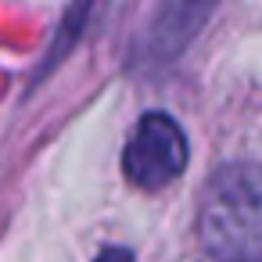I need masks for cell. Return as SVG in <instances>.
Returning a JSON list of instances; mask_svg holds the SVG:
<instances>
[{
	"label": "cell",
	"mask_w": 262,
	"mask_h": 262,
	"mask_svg": "<svg viewBox=\"0 0 262 262\" xmlns=\"http://www.w3.org/2000/svg\"><path fill=\"white\" fill-rule=\"evenodd\" d=\"M212 0H165L162 4V15H158V29L169 33L165 36V54H172V47H180L208 15Z\"/></svg>",
	"instance_id": "3957f363"
},
{
	"label": "cell",
	"mask_w": 262,
	"mask_h": 262,
	"mask_svg": "<svg viewBox=\"0 0 262 262\" xmlns=\"http://www.w3.org/2000/svg\"><path fill=\"white\" fill-rule=\"evenodd\" d=\"M201 241L219 262H262V165H223L208 180Z\"/></svg>",
	"instance_id": "6da1fadb"
},
{
	"label": "cell",
	"mask_w": 262,
	"mask_h": 262,
	"mask_svg": "<svg viewBox=\"0 0 262 262\" xmlns=\"http://www.w3.org/2000/svg\"><path fill=\"white\" fill-rule=\"evenodd\" d=\"M94 262H137V258H133L126 248H104V251H101Z\"/></svg>",
	"instance_id": "277c9868"
},
{
	"label": "cell",
	"mask_w": 262,
	"mask_h": 262,
	"mask_svg": "<svg viewBox=\"0 0 262 262\" xmlns=\"http://www.w3.org/2000/svg\"><path fill=\"white\" fill-rule=\"evenodd\" d=\"M126 180L140 190H162L187 169V137L176 126V119L151 112L144 115L122 151Z\"/></svg>",
	"instance_id": "7a4b0ae2"
}]
</instances>
